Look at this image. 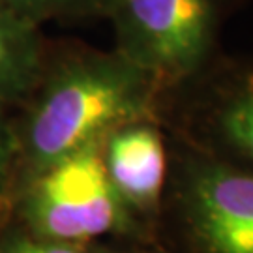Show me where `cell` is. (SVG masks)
Masks as SVG:
<instances>
[{
	"instance_id": "6da1fadb",
	"label": "cell",
	"mask_w": 253,
	"mask_h": 253,
	"mask_svg": "<svg viewBox=\"0 0 253 253\" xmlns=\"http://www.w3.org/2000/svg\"><path fill=\"white\" fill-rule=\"evenodd\" d=\"M150 79L122 54L79 51L43 70L15 129L19 163L27 174L137 122Z\"/></svg>"
},
{
	"instance_id": "7a4b0ae2",
	"label": "cell",
	"mask_w": 253,
	"mask_h": 253,
	"mask_svg": "<svg viewBox=\"0 0 253 253\" xmlns=\"http://www.w3.org/2000/svg\"><path fill=\"white\" fill-rule=\"evenodd\" d=\"M227 0H113L117 53L152 83L176 81L212 51Z\"/></svg>"
},
{
	"instance_id": "3957f363",
	"label": "cell",
	"mask_w": 253,
	"mask_h": 253,
	"mask_svg": "<svg viewBox=\"0 0 253 253\" xmlns=\"http://www.w3.org/2000/svg\"><path fill=\"white\" fill-rule=\"evenodd\" d=\"M19 212L27 233L79 244L117 229L124 201L109 178L101 143L27 174Z\"/></svg>"
},
{
	"instance_id": "277c9868",
	"label": "cell",
	"mask_w": 253,
	"mask_h": 253,
	"mask_svg": "<svg viewBox=\"0 0 253 253\" xmlns=\"http://www.w3.org/2000/svg\"><path fill=\"white\" fill-rule=\"evenodd\" d=\"M190 223L205 253H253V174L208 167L190 186Z\"/></svg>"
},
{
	"instance_id": "5b68a950",
	"label": "cell",
	"mask_w": 253,
	"mask_h": 253,
	"mask_svg": "<svg viewBox=\"0 0 253 253\" xmlns=\"http://www.w3.org/2000/svg\"><path fill=\"white\" fill-rule=\"evenodd\" d=\"M107 174L124 205L148 208L163 190L167 158L158 131L139 122L111 131L101 143Z\"/></svg>"
},
{
	"instance_id": "8992f818",
	"label": "cell",
	"mask_w": 253,
	"mask_h": 253,
	"mask_svg": "<svg viewBox=\"0 0 253 253\" xmlns=\"http://www.w3.org/2000/svg\"><path fill=\"white\" fill-rule=\"evenodd\" d=\"M45 70L40 27L0 8V105L25 103Z\"/></svg>"
},
{
	"instance_id": "52a82bcc",
	"label": "cell",
	"mask_w": 253,
	"mask_h": 253,
	"mask_svg": "<svg viewBox=\"0 0 253 253\" xmlns=\"http://www.w3.org/2000/svg\"><path fill=\"white\" fill-rule=\"evenodd\" d=\"M113 0H0V8L42 27L49 21L107 17Z\"/></svg>"
},
{
	"instance_id": "ba28073f",
	"label": "cell",
	"mask_w": 253,
	"mask_h": 253,
	"mask_svg": "<svg viewBox=\"0 0 253 253\" xmlns=\"http://www.w3.org/2000/svg\"><path fill=\"white\" fill-rule=\"evenodd\" d=\"M219 126L227 141L253 162V84L225 101L219 113Z\"/></svg>"
},
{
	"instance_id": "9c48e42d",
	"label": "cell",
	"mask_w": 253,
	"mask_h": 253,
	"mask_svg": "<svg viewBox=\"0 0 253 253\" xmlns=\"http://www.w3.org/2000/svg\"><path fill=\"white\" fill-rule=\"evenodd\" d=\"M0 253H81L75 244L56 242L49 238H40L30 233L25 235H9L2 244Z\"/></svg>"
},
{
	"instance_id": "30bf717a",
	"label": "cell",
	"mask_w": 253,
	"mask_h": 253,
	"mask_svg": "<svg viewBox=\"0 0 253 253\" xmlns=\"http://www.w3.org/2000/svg\"><path fill=\"white\" fill-rule=\"evenodd\" d=\"M19 163V146L15 127L8 120L6 109L0 105V193L11 180V174Z\"/></svg>"
}]
</instances>
